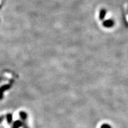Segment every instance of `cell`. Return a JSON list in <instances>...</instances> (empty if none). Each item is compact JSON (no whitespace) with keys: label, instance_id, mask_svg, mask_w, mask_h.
I'll return each mask as SVG.
<instances>
[{"label":"cell","instance_id":"5b68a950","mask_svg":"<svg viewBox=\"0 0 128 128\" xmlns=\"http://www.w3.org/2000/svg\"><path fill=\"white\" fill-rule=\"evenodd\" d=\"M7 120L8 124H10V123L12 122V114H11V113H8V114L7 115Z\"/></svg>","mask_w":128,"mask_h":128},{"label":"cell","instance_id":"52a82bcc","mask_svg":"<svg viewBox=\"0 0 128 128\" xmlns=\"http://www.w3.org/2000/svg\"><path fill=\"white\" fill-rule=\"evenodd\" d=\"M4 116H0V123H1V122H2V121L3 120V119H4Z\"/></svg>","mask_w":128,"mask_h":128},{"label":"cell","instance_id":"3957f363","mask_svg":"<svg viewBox=\"0 0 128 128\" xmlns=\"http://www.w3.org/2000/svg\"><path fill=\"white\" fill-rule=\"evenodd\" d=\"M22 126V123L20 121H16L14 124V125L12 128H18Z\"/></svg>","mask_w":128,"mask_h":128},{"label":"cell","instance_id":"6da1fadb","mask_svg":"<svg viewBox=\"0 0 128 128\" xmlns=\"http://www.w3.org/2000/svg\"><path fill=\"white\" fill-rule=\"evenodd\" d=\"M124 22H125L126 24L128 27V3H126V4H124Z\"/></svg>","mask_w":128,"mask_h":128},{"label":"cell","instance_id":"277c9868","mask_svg":"<svg viewBox=\"0 0 128 128\" xmlns=\"http://www.w3.org/2000/svg\"><path fill=\"white\" fill-rule=\"evenodd\" d=\"M20 116L21 117V118H22L23 120H26V119L27 118V117H28V115H27L26 113H25V112H21L20 113Z\"/></svg>","mask_w":128,"mask_h":128},{"label":"cell","instance_id":"8992f818","mask_svg":"<svg viewBox=\"0 0 128 128\" xmlns=\"http://www.w3.org/2000/svg\"><path fill=\"white\" fill-rule=\"evenodd\" d=\"M111 128V126L108 125V124H104L102 126V128Z\"/></svg>","mask_w":128,"mask_h":128},{"label":"cell","instance_id":"7a4b0ae2","mask_svg":"<svg viewBox=\"0 0 128 128\" xmlns=\"http://www.w3.org/2000/svg\"><path fill=\"white\" fill-rule=\"evenodd\" d=\"M11 87H12V86H11L10 84H8V85H5V86H2V87L0 88V100L2 98L3 92H5L6 90L9 89Z\"/></svg>","mask_w":128,"mask_h":128}]
</instances>
